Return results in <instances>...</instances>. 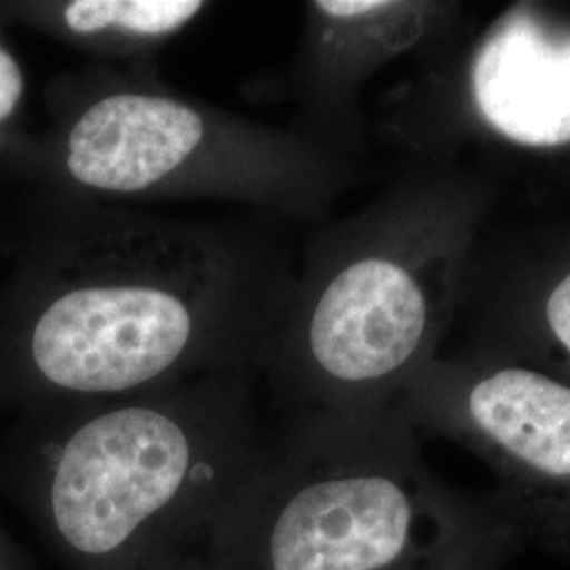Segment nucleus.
<instances>
[{
    "mask_svg": "<svg viewBox=\"0 0 570 570\" xmlns=\"http://www.w3.org/2000/svg\"><path fill=\"white\" fill-rule=\"evenodd\" d=\"M51 195L0 317L4 383L51 407L263 376L296 282L294 225Z\"/></svg>",
    "mask_w": 570,
    "mask_h": 570,
    "instance_id": "obj_1",
    "label": "nucleus"
},
{
    "mask_svg": "<svg viewBox=\"0 0 570 570\" xmlns=\"http://www.w3.org/2000/svg\"><path fill=\"white\" fill-rule=\"evenodd\" d=\"M258 374L42 407L28 454L35 510L72 570H233L275 442Z\"/></svg>",
    "mask_w": 570,
    "mask_h": 570,
    "instance_id": "obj_2",
    "label": "nucleus"
},
{
    "mask_svg": "<svg viewBox=\"0 0 570 570\" xmlns=\"http://www.w3.org/2000/svg\"><path fill=\"white\" fill-rule=\"evenodd\" d=\"M501 178L402 161L360 209L311 226L263 376L284 419L397 404L450 338Z\"/></svg>",
    "mask_w": 570,
    "mask_h": 570,
    "instance_id": "obj_3",
    "label": "nucleus"
},
{
    "mask_svg": "<svg viewBox=\"0 0 570 570\" xmlns=\"http://www.w3.org/2000/svg\"><path fill=\"white\" fill-rule=\"evenodd\" d=\"M53 127L30 161L51 193L112 202H220L320 225L357 167L292 127L171 89L159 68L89 63L49 89Z\"/></svg>",
    "mask_w": 570,
    "mask_h": 570,
    "instance_id": "obj_4",
    "label": "nucleus"
},
{
    "mask_svg": "<svg viewBox=\"0 0 570 570\" xmlns=\"http://www.w3.org/2000/svg\"><path fill=\"white\" fill-rule=\"evenodd\" d=\"M505 510L440 482L397 407L287 416L239 529L233 570H423Z\"/></svg>",
    "mask_w": 570,
    "mask_h": 570,
    "instance_id": "obj_5",
    "label": "nucleus"
},
{
    "mask_svg": "<svg viewBox=\"0 0 570 570\" xmlns=\"http://www.w3.org/2000/svg\"><path fill=\"white\" fill-rule=\"evenodd\" d=\"M385 104L379 131L402 161H452L480 136L522 150L570 146V9L518 2L465 42V30L419 61Z\"/></svg>",
    "mask_w": 570,
    "mask_h": 570,
    "instance_id": "obj_6",
    "label": "nucleus"
},
{
    "mask_svg": "<svg viewBox=\"0 0 570 570\" xmlns=\"http://www.w3.org/2000/svg\"><path fill=\"white\" fill-rule=\"evenodd\" d=\"M395 407L416 433L449 438L497 473L492 494L524 539L570 546V381L475 348L438 355Z\"/></svg>",
    "mask_w": 570,
    "mask_h": 570,
    "instance_id": "obj_7",
    "label": "nucleus"
},
{
    "mask_svg": "<svg viewBox=\"0 0 570 570\" xmlns=\"http://www.w3.org/2000/svg\"><path fill=\"white\" fill-rule=\"evenodd\" d=\"M465 30L463 7L440 0H311L298 51L249 96L292 102L294 131L355 164L367 146V82L400 60H425Z\"/></svg>",
    "mask_w": 570,
    "mask_h": 570,
    "instance_id": "obj_8",
    "label": "nucleus"
},
{
    "mask_svg": "<svg viewBox=\"0 0 570 570\" xmlns=\"http://www.w3.org/2000/svg\"><path fill=\"white\" fill-rule=\"evenodd\" d=\"M452 332L461 334L459 348L570 381V216L508 226L492 216L473 247Z\"/></svg>",
    "mask_w": 570,
    "mask_h": 570,
    "instance_id": "obj_9",
    "label": "nucleus"
},
{
    "mask_svg": "<svg viewBox=\"0 0 570 570\" xmlns=\"http://www.w3.org/2000/svg\"><path fill=\"white\" fill-rule=\"evenodd\" d=\"M212 9L204 0H61L23 4L16 13L81 49L94 63L159 68L165 47Z\"/></svg>",
    "mask_w": 570,
    "mask_h": 570,
    "instance_id": "obj_10",
    "label": "nucleus"
},
{
    "mask_svg": "<svg viewBox=\"0 0 570 570\" xmlns=\"http://www.w3.org/2000/svg\"><path fill=\"white\" fill-rule=\"evenodd\" d=\"M524 541L522 530L505 515L497 520L489 530L469 541L461 550L452 551L444 560L423 570H499L513 551Z\"/></svg>",
    "mask_w": 570,
    "mask_h": 570,
    "instance_id": "obj_11",
    "label": "nucleus"
},
{
    "mask_svg": "<svg viewBox=\"0 0 570 570\" xmlns=\"http://www.w3.org/2000/svg\"><path fill=\"white\" fill-rule=\"evenodd\" d=\"M26 96V75L18 58L0 41V138L11 131Z\"/></svg>",
    "mask_w": 570,
    "mask_h": 570,
    "instance_id": "obj_12",
    "label": "nucleus"
}]
</instances>
